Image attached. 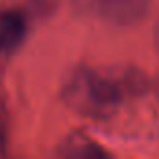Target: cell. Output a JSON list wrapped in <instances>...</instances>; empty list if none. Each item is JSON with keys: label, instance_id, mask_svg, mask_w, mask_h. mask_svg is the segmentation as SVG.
I'll return each instance as SVG.
<instances>
[{"label": "cell", "instance_id": "obj_1", "mask_svg": "<svg viewBox=\"0 0 159 159\" xmlns=\"http://www.w3.org/2000/svg\"><path fill=\"white\" fill-rule=\"evenodd\" d=\"M144 88V79L139 71H98L77 69L64 86L66 103L81 116L103 120L112 116L118 107Z\"/></svg>", "mask_w": 159, "mask_h": 159}, {"label": "cell", "instance_id": "obj_2", "mask_svg": "<svg viewBox=\"0 0 159 159\" xmlns=\"http://www.w3.org/2000/svg\"><path fill=\"white\" fill-rule=\"evenodd\" d=\"M98 13L118 26H133L144 19L150 0H94Z\"/></svg>", "mask_w": 159, "mask_h": 159}, {"label": "cell", "instance_id": "obj_3", "mask_svg": "<svg viewBox=\"0 0 159 159\" xmlns=\"http://www.w3.org/2000/svg\"><path fill=\"white\" fill-rule=\"evenodd\" d=\"M58 155L67 159H105L109 152L84 133H71L58 146Z\"/></svg>", "mask_w": 159, "mask_h": 159}, {"label": "cell", "instance_id": "obj_4", "mask_svg": "<svg viewBox=\"0 0 159 159\" xmlns=\"http://www.w3.org/2000/svg\"><path fill=\"white\" fill-rule=\"evenodd\" d=\"M26 36V23L19 11L0 13V54L13 52Z\"/></svg>", "mask_w": 159, "mask_h": 159}, {"label": "cell", "instance_id": "obj_5", "mask_svg": "<svg viewBox=\"0 0 159 159\" xmlns=\"http://www.w3.org/2000/svg\"><path fill=\"white\" fill-rule=\"evenodd\" d=\"M157 47H159V26H157Z\"/></svg>", "mask_w": 159, "mask_h": 159}]
</instances>
